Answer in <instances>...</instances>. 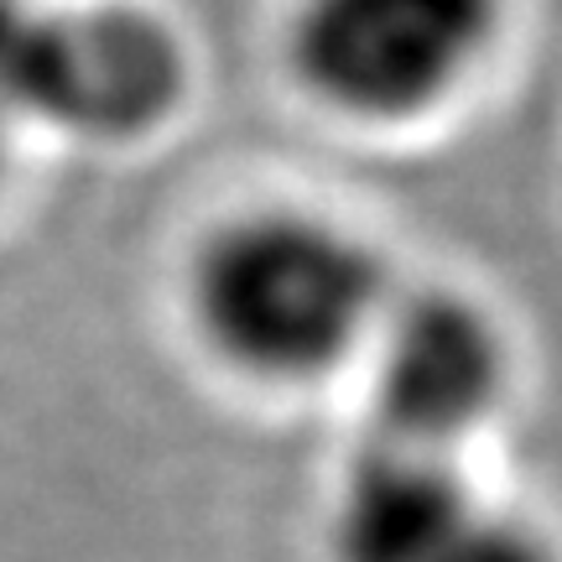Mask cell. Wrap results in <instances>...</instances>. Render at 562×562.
<instances>
[{"mask_svg": "<svg viewBox=\"0 0 562 562\" xmlns=\"http://www.w3.org/2000/svg\"><path fill=\"white\" fill-rule=\"evenodd\" d=\"M391 297L381 256L360 235L297 209L224 224L188 271L203 344L277 385L318 381L370 349Z\"/></svg>", "mask_w": 562, "mask_h": 562, "instance_id": "1", "label": "cell"}, {"mask_svg": "<svg viewBox=\"0 0 562 562\" xmlns=\"http://www.w3.org/2000/svg\"><path fill=\"white\" fill-rule=\"evenodd\" d=\"M188 83L178 37L146 11H47L0 0V125L37 121L125 140L172 115Z\"/></svg>", "mask_w": 562, "mask_h": 562, "instance_id": "2", "label": "cell"}, {"mask_svg": "<svg viewBox=\"0 0 562 562\" xmlns=\"http://www.w3.org/2000/svg\"><path fill=\"white\" fill-rule=\"evenodd\" d=\"M501 26V0H302L292 63L355 121H417L459 94Z\"/></svg>", "mask_w": 562, "mask_h": 562, "instance_id": "3", "label": "cell"}, {"mask_svg": "<svg viewBox=\"0 0 562 562\" xmlns=\"http://www.w3.org/2000/svg\"><path fill=\"white\" fill-rule=\"evenodd\" d=\"M334 562H562L542 526L484 501L448 453L370 442L328 510Z\"/></svg>", "mask_w": 562, "mask_h": 562, "instance_id": "4", "label": "cell"}, {"mask_svg": "<svg viewBox=\"0 0 562 562\" xmlns=\"http://www.w3.org/2000/svg\"><path fill=\"white\" fill-rule=\"evenodd\" d=\"M364 355L381 417L375 438L417 453L459 459L463 442L501 412L510 381V355L495 318L448 286L391 297Z\"/></svg>", "mask_w": 562, "mask_h": 562, "instance_id": "5", "label": "cell"}, {"mask_svg": "<svg viewBox=\"0 0 562 562\" xmlns=\"http://www.w3.org/2000/svg\"><path fill=\"white\" fill-rule=\"evenodd\" d=\"M0 131H5V125H0Z\"/></svg>", "mask_w": 562, "mask_h": 562, "instance_id": "6", "label": "cell"}]
</instances>
